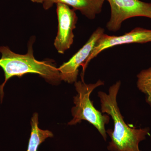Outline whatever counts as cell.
Returning a JSON list of instances; mask_svg holds the SVG:
<instances>
[{"label":"cell","instance_id":"obj_1","mask_svg":"<svg viewBox=\"0 0 151 151\" xmlns=\"http://www.w3.org/2000/svg\"><path fill=\"white\" fill-rule=\"evenodd\" d=\"M121 85L119 81L110 87L108 94L101 91L98 92L102 113L111 116L114 123V130L106 131L111 138L108 149L111 151H142L139 149V144L145 139L150 134V129L129 127L124 122L117 102Z\"/></svg>","mask_w":151,"mask_h":151},{"label":"cell","instance_id":"obj_2","mask_svg":"<svg viewBox=\"0 0 151 151\" xmlns=\"http://www.w3.org/2000/svg\"><path fill=\"white\" fill-rule=\"evenodd\" d=\"M35 38L32 37L28 44L27 53L19 54L12 51L7 46H0V67L4 73L5 80L0 85L1 100L4 97V88L7 81L14 76L22 77L27 73L39 74L47 81L57 84L61 81L58 68L49 60L39 61L35 58L33 45Z\"/></svg>","mask_w":151,"mask_h":151},{"label":"cell","instance_id":"obj_3","mask_svg":"<svg viewBox=\"0 0 151 151\" xmlns=\"http://www.w3.org/2000/svg\"><path fill=\"white\" fill-rule=\"evenodd\" d=\"M103 85L104 81L100 80L94 84H86L84 80L75 82L74 85L77 94L73 97L75 106L71 109L73 119L68 125H76L82 120L87 121L97 129L106 141L107 136L105 126L110 121V116L103 114L97 110L90 99V95L93 90Z\"/></svg>","mask_w":151,"mask_h":151},{"label":"cell","instance_id":"obj_4","mask_svg":"<svg viewBox=\"0 0 151 151\" xmlns=\"http://www.w3.org/2000/svg\"><path fill=\"white\" fill-rule=\"evenodd\" d=\"M111 7V17L106 24L110 31L119 30L122 23L135 17H145L151 19V3L140 0H107Z\"/></svg>","mask_w":151,"mask_h":151},{"label":"cell","instance_id":"obj_5","mask_svg":"<svg viewBox=\"0 0 151 151\" xmlns=\"http://www.w3.org/2000/svg\"><path fill=\"white\" fill-rule=\"evenodd\" d=\"M151 42V30L136 27L129 32L121 36H111L103 34L97 41L93 50L82 67L81 77L89 63L100 52L117 45L132 43L144 44Z\"/></svg>","mask_w":151,"mask_h":151},{"label":"cell","instance_id":"obj_6","mask_svg":"<svg viewBox=\"0 0 151 151\" xmlns=\"http://www.w3.org/2000/svg\"><path fill=\"white\" fill-rule=\"evenodd\" d=\"M58 26L54 45L58 53L64 54L73 43V30L76 27L78 17L75 10L62 3L56 4Z\"/></svg>","mask_w":151,"mask_h":151},{"label":"cell","instance_id":"obj_7","mask_svg":"<svg viewBox=\"0 0 151 151\" xmlns=\"http://www.w3.org/2000/svg\"><path fill=\"white\" fill-rule=\"evenodd\" d=\"M105 29L99 27L92 34L87 42L67 62L58 68L61 80L68 83L77 81L78 68L82 66L93 50L97 40L105 33Z\"/></svg>","mask_w":151,"mask_h":151},{"label":"cell","instance_id":"obj_8","mask_svg":"<svg viewBox=\"0 0 151 151\" xmlns=\"http://www.w3.org/2000/svg\"><path fill=\"white\" fill-rule=\"evenodd\" d=\"M105 0H45L44 9L47 10L54 4L62 3L72 7L74 10L79 11L83 15L90 20L94 19L101 12Z\"/></svg>","mask_w":151,"mask_h":151},{"label":"cell","instance_id":"obj_9","mask_svg":"<svg viewBox=\"0 0 151 151\" xmlns=\"http://www.w3.org/2000/svg\"><path fill=\"white\" fill-rule=\"evenodd\" d=\"M31 132L27 151H37L41 144L47 139L53 137L52 132L49 130L41 129L38 127V115L35 113L31 121Z\"/></svg>","mask_w":151,"mask_h":151},{"label":"cell","instance_id":"obj_10","mask_svg":"<svg viewBox=\"0 0 151 151\" xmlns=\"http://www.w3.org/2000/svg\"><path fill=\"white\" fill-rule=\"evenodd\" d=\"M137 78L138 88L145 94L146 102L151 107V67L141 70Z\"/></svg>","mask_w":151,"mask_h":151},{"label":"cell","instance_id":"obj_11","mask_svg":"<svg viewBox=\"0 0 151 151\" xmlns=\"http://www.w3.org/2000/svg\"><path fill=\"white\" fill-rule=\"evenodd\" d=\"M33 2L37 3H43L45 0H31Z\"/></svg>","mask_w":151,"mask_h":151}]
</instances>
